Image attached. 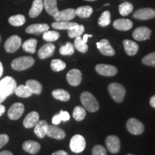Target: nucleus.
Here are the masks:
<instances>
[{
  "instance_id": "f257e3e1",
  "label": "nucleus",
  "mask_w": 155,
  "mask_h": 155,
  "mask_svg": "<svg viewBox=\"0 0 155 155\" xmlns=\"http://www.w3.org/2000/svg\"><path fill=\"white\" fill-rule=\"evenodd\" d=\"M81 101L86 110L90 112H96L99 109V104L96 98L89 92H83L81 95Z\"/></svg>"
},
{
  "instance_id": "f03ea898",
  "label": "nucleus",
  "mask_w": 155,
  "mask_h": 155,
  "mask_svg": "<svg viewBox=\"0 0 155 155\" xmlns=\"http://www.w3.org/2000/svg\"><path fill=\"white\" fill-rule=\"evenodd\" d=\"M35 60L30 56H23V57L17 58L12 62V68L15 71H25L30 68L34 65Z\"/></svg>"
},
{
  "instance_id": "7ed1b4c3",
  "label": "nucleus",
  "mask_w": 155,
  "mask_h": 155,
  "mask_svg": "<svg viewBox=\"0 0 155 155\" xmlns=\"http://www.w3.org/2000/svg\"><path fill=\"white\" fill-rule=\"evenodd\" d=\"M108 92L112 98L117 103H121L124 99L126 89L121 84L118 83H112L108 85Z\"/></svg>"
},
{
  "instance_id": "20e7f679",
  "label": "nucleus",
  "mask_w": 155,
  "mask_h": 155,
  "mask_svg": "<svg viewBox=\"0 0 155 155\" xmlns=\"http://www.w3.org/2000/svg\"><path fill=\"white\" fill-rule=\"evenodd\" d=\"M17 82L12 77L6 76L0 81V90L7 96L15 94Z\"/></svg>"
},
{
  "instance_id": "39448f33",
  "label": "nucleus",
  "mask_w": 155,
  "mask_h": 155,
  "mask_svg": "<svg viewBox=\"0 0 155 155\" xmlns=\"http://www.w3.org/2000/svg\"><path fill=\"white\" fill-rule=\"evenodd\" d=\"M86 140L84 137L80 134L73 136L70 142V148L74 153H81L86 148Z\"/></svg>"
},
{
  "instance_id": "423d86ee",
  "label": "nucleus",
  "mask_w": 155,
  "mask_h": 155,
  "mask_svg": "<svg viewBox=\"0 0 155 155\" xmlns=\"http://www.w3.org/2000/svg\"><path fill=\"white\" fill-rule=\"evenodd\" d=\"M22 45V39L17 35H12L6 40L5 49L9 53H14Z\"/></svg>"
},
{
  "instance_id": "0eeeda50",
  "label": "nucleus",
  "mask_w": 155,
  "mask_h": 155,
  "mask_svg": "<svg viewBox=\"0 0 155 155\" xmlns=\"http://www.w3.org/2000/svg\"><path fill=\"white\" fill-rule=\"evenodd\" d=\"M127 128L128 131L134 135H140L144 132V127L143 124L138 119L131 118L127 122Z\"/></svg>"
},
{
  "instance_id": "6e6552de",
  "label": "nucleus",
  "mask_w": 155,
  "mask_h": 155,
  "mask_svg": "<svg viewBox=\"0 0 155 155\" xmlns=\"http://www.w3.org/2000/svg\"><path fill=\"white\" fill-rule=\"evenodd\" d=\"M25 111V106L22 103H15L9 108L7 115L11 120H17L22 116Z\"/></svg>"
},
{
  "instance_id": "1a4fd4ad",
  "label": "nucleus",
  "mask_w": 155,
  "mask_h": 155,
  "mask_svg": "<svg viewBox=\"0 0 155 155\" xmlns=\"http://www.w3.org/2000/svg\"><path fill=\"white\" fill-rule=\"evenodd\" d=\"M96 71L98 74L108 77L114 76L118 73V70L115 66L107 64H98L96 66Z\"/></svg>"
},
{
  "instance_id": "9d476101",
  "label": "nucleus",
  "mask_w": 155,
  "mask_h": 155,
  "mask_svg": "<svg viewBox=\"0 0 155 155\" xmlns=\"http://www.w3.org/2000/svg\"><path fill=\"white\" fill-rule=\"evenodd\" d=\"M106 144L108 151L113 154H116L121 149V142L118 137L114 135L108 136L106 139Z\"/></svg>"
},
{
  "instance_id": "9b49d317",
  "label": "nucleus",
  "mask_w": 155,
  "mask_h": 155,
  "mask_svg": "<svg viewBox=\"0 0 155 155\" xmlns=\"http://www.w3.org/2000/svg\"><path fill=\"white\" fill-rule=\"evenodd\" d=\"M134 17L140 20H147L155 17V10L152 8L139 9L134 13Z\"/></svg>"
},
{
  "instance_id": "f8f14e48",
  "label": "nucleus",
  "mask_w": 155,
  "mask_h": 155,
  "mask_svg": "<svg viewBox=\"0 0 155 155\" xmlns=\"http://www.w3.org/2000/svg\"><path fill=\"white\" fill-rule=\"evenodd\" d=\"M66 78L71 86H78L82 81V73L78 69H72L68 73Z\"/></svg>"
},
{
  "instance_id": "ddd939ff",
  "label": "nucleus",
  "mask_w": 155,
  "mask_h": 155,
  "mask_svg": "<svg viewBox=\"0 0 155 155\" xmlns=\"http://www.w3.org/2000/svg\"><path fill=\"white\" fill-rule=\"evenodd\" d=\"M151 32L150 29L147 27H139L133 32V38L138 41H144L150 39Z\"/></svg>"
},
{
  "instance_id": "4468645a",
  "label": "nucleus",
  "mask_w": 155,
  "mask_h": 155,
  "mask_svg": "<svg viewBox=\"0 0 155 155\" xmlns=\"http://www.w3.org/2000/svg\"><path fill=\"white\" fill-rule=\"evenodd\" d=\"M55 50V45L51 43V42L45 44L38 50V57L40 59H45V58L51 57L54 54Z\"/></svg>"
},
{
  "instance_id": "2eb2a0df",
  "label": "nucleus",
  "mask_w": 155,
  "mask_h": 155,
  "mask_svg": "<svg viewBox=\"0 0 155 155\" xmlns=\"http://www.w3.org/2000/svg\"><path fill=\"white\" fill-rule=\"evenodd\" d=\"M47 135L49 137H51V138L59 139V140L63 139L66 136L65 132L61 128L58 127L57 126L54 124L48 125Z\"/></svg>"
},
{
  "instance_id": "dca6fc26",
  "label": "nucleus",
  "mask_w": 155,
  "mask_h": 155,
  "mask_svg": "<svg viewBox=\"0 0 155 155\" xmlns=\"http://www.w3.org/2000/svg\"><path fill=\"white\" fill-rule=\"evenodd\" d=\"M75 16V9H66L60 11L58 15L54 17V19L55 21H71V19H74Z\"/></svg>"
},
{
  "instance_id": "f3484780",
  "label": "nucleus",
  "mask_w": 155,
  "mask_h": 155,
  "mask_svg": "<svg viewBox=\"0 0 155 155\" xmlns=\"http://www.w3.org/2000/svg\"><path fill=\"white\" fill-rule=\"evenodd\" d=\"M39 114L36 111H32L28 114L23 121V125L27 129L33 128L39 121Z\"/></svg>"
},
{
  "instance_id": "a211bd4d",
  "label": "nucleus",
  "mask_w": 155,
  "mask_h": 155,
  "mask_svg": "<svg viewBox=\"0 0 155 155\" xmlns=\"http://www.w3.org/2000/svg\"><path fill=\"white\" fill-rule=\"evenodd\" d=\"M22 148L26 152L30 153L31 154H36L40 150L41 146L35 141L28 140L23 143Z\"/></svg>"
},
{
  "instance_id": "6ab92c4d",
  "label": "nucleus",
  "mask_w": 155,
  "mask_h": 155,
  "mask_svg": "<svg viewBox=\"0 0 155 155\" xmlns=\"http://www.w3.org/2000/svg\"><path fill=\"white\" fill-rule=\"evenodd\" d=\"M34 127V132L39 138L42 139L47 135L48 124L46 121L45 120L39 121Z\"/></svg>"
},
{
  "instance_id": "aec40b11",
  "label": "nucleus",
  "mask_w": 155,
  "mask_h": 155,
  "mask_svg": "<svg viewBox=\"0 0 155 155\" xmlns=\"http://www.w3.org/2000/svg\"><path fill=\"white\" fill-rule=\"evenodd\" d=\"M113 26L118 30L127 31L132 28L133 23L128 19H119L114 21Z\"/></svg>"
},
{
  "instance_id": "412c9836",
  "label": "nucleus",
  "mask_w": 155,
  "mask_h": 155,
  "mask_svg": "<svg viewBox=\"0 0 155 155\" xmlns=\"http://www.w3.org/2000/svg\"><path fill=\"white\" fill-rule=\"evenodd\" d=\"M43 6L46 12L53 17L59 13L60 11L58 8L57 0H43Z\"/></svg>"
},
{
  "instance_id": "4be33fe9",
  "label": "nucleus",
  "mask_w": 155,
  "mask_h": 155,
  "mask_svg": "<svg viewBox=\"0 0 155 155\" xmlns=\"http://www.w3.org/2000/svg\"><path fill=\"white\" fill-rule=\"evenodd\" d=\"M48 30H49V26L47 24H34L27 28L26 32L29 34L40 35Z\"/></svg>"
},
{
  "instance_id": "5701e85b",
  "label": "nucleus",
  "mask_w": 155,
  "mask_h": 155,
  "mask_svg": "<svg viewBox=\"0 0 155 155\" xmlns=\"http://www.w3.org/2000/svg\"><path fill=\"white\" fill-rule=\"evenodd\" d=\"M100 48H98L100 53L105 56H113L115 54L114 48L110 45L109 42L106 39H103L100 42Z\"/></svg>"
},
{
  "instance_id": "b1692460",
  "label": "nucleus",
  "mask_w": 155,
  "mask_h": 155,
  "mask_svg": "<svg viewBox=\"0 0 155 155\" xmlns=\"http://www.w3.org/2000/svg\"><path fill=\"white\" fill-rule=\"evenodd\" d=\"M123 44L126 53L128 55H135L137 53V52H138L139 45L137 42L130 40H124L123 42Z\"/></svg>"
},
{
  "instance_id": "393cba45",
  "label": "nucleus",
  "mask_w": 155,
  "mask_h": 155,
  "mask_svg": "<svg viewBox=\"0 0 155 155\" xmlns=\"http://www.w3.org/2000/svg\"><path fill=\"white\" fill-rule=\"evenodd\" d=\"M43 1L42 0H34L32 5L29 12V15L32 18L37 17L40 15L43 9Z\"/></svg>"
},
{
  "instance_id": "a878e982",
  "label": "nucleus",
  "mask_w": 155,
  "mask_h": 155,
  "mask_svg": "<svg viewBox=\"0 0 155 155\" xmlns=\"http://www.w3.org/2000/svg\"><path fill=\"white\" fill-rule=\"evenodd\" d=\"M78 23L72 22L70 21H55L52 23V27L56 30H71L73 27L76 26Z\"/></svg>"
},
{
  "instance_id": "bb28decb",
  "label": "nucleus",
  "mask_w": 155,
  "mask_h": 155,
  "mask_svg": "<svg viewBox=\"0 0 155 155\" xmlns=\"http://www.w3.org/2000/svg\"><path fill=\"white\" fill-rule=\"evenodd\" d=\"M27 86L28 87L29 89L32 93V94L39 95L42 93V86L40 82L35 80H28L25 83Z\"/></svg>"
},
{
  "instance_id": "cd10ccee",
  "label": "nucleus",
  "mask_w": 155,
  "mask_h": 155,
  "mask_svg": "<svg viewBox=\"0 0 155 155\" xmlns=\"http://www.w3.org/2000/svg\"><path fill=\"white\" fill-rule=\"evenodd\" d=\"M52 95L55 99L61 101H68L71 98V95L69 93L63 89H55L52 92Z\"/></svg>"
},
{
  "instance_id": "c85d7f7f",
  "label": "nucleus",
  "mask_w": 155,
  "mask_h": 155,
  "mask_svg": "<svg viewBox=\"0 0 155 155\" xmlns=\"http://www.w3.org/2000/svg\"><path fill=\"white\" fill-rule=\"evenodd\" d=\"M37 44H38V40L36 39H29L22 44V49L27 53H35L36 52Z\"/></svg>"
},
{
  "instance_id": "c756f323",
  "label": "nucleus",
  "mask_w": 155,
  "mask_h": 155,
  "mask_svg": "<svg viewBox=\"0 0 155 155\" xmlns=\"http://www.w3.org/2000/svg\"><path fill=\"white\" fill-rule=\"evenodd\" d=\"M15 94L20 98H29L32 95V93L26 85H20L17 86Z\"/></svg>"
},
{
  "instance_id": "7c9ffc66",
  "label": "nucleus",
  "mask_w": 155,
  "mask_h": 155,
  "mask_svg": "<svg viewBox=\"0 0 155 155\" xmlns=\"http://www.w3.org/2000/svg\"><path fill=\"white\" fill-rule=\"evenodd\" d=\"M93 12L94 10L90 6H82V7H78L75 10V14L77 16L81 17V18H87L92 15Z\"/></svg>"
},
{
  "instance_id": "2f4dec72",
  "label": "nucleus",
  "mask_w": 155,
  "mask_h": 155,
  "mask_svg": "<svg viewBox=\"0 0 155 155\" xmlns=\"http://www.w3.org/2000/svg\"><path fill=\"white\" fill-rule=\"evenodd\" d=\"M85 31L84 26L82 25L78 24L76 26L73 27L71 30H68V36L71 38H76L78 37H81Z\"/></svg>"
},
{
  "instance_id": "473e14b6",
  "label": "nucleus",
  "mask_w": 155,
  "mask_h": 155,
  "mask_svg": "<svg viewBox=\"0 0 155 155\" xmlns=\"http://www.w3.org/2000/svg\"><path fill=\"white\" fill-rule=\"evenodd\" d=\"M70 119V114L68 112L65 111H61L58 114H56L53 116L52 121L54 125H58L62 121H67Z\"/></svg>"
},
{
  "instance_id": "72a5a7b5",
  "label": "nucleus",
  "mask_w": 155,
  "mask_h": 155,
  "mask_svg": "<svg viewBox=\"0 0 155 155\" xmlns=\"http://www.w3.org/2000/svg\"><path fill=\"white\" fill-rule=\"evenodd\" d=\"M25 17L22 15H16L14 16H12L9 18V23L11 25L15 27H19L22 26L25 24Z\"/></svg>"
},
{
  "instance_id": "f704fd0d",
  "label": "nucleus",
  "mask_w": 155,
  "mask_h": 155,
  "mask_svg": "<svg viewBox=\"0 0 155 155\" xmlns=\"http://www.w3.org/2000/svg\"><path fill=\"white\" fill-rule=\"evenodd\" d=\"M86 116V112L84 108L82 106H78L74 108L73 112V116L77 121H81L85 119Z\"/></svg>"
},
{
  "instance_id": "c9c22d12",
  "label": "nucleus",
  "mask_w": 155,
  "mask_h": 155,
  "mask_svg": "<svg viewBox=\"0 0 155 155\" xmlns=\"http://www.w3.org/2000/svg\"><path fill=\"white\" fill-rule=\"evenodd\" d=\"M60 38V34L59 32H58L57 31H50L48 30L46 32H43L42 35V38L45 41L51 42L58 40Z\"/></svg>"
},
{
  "instance_id": "e433bc0d",
  "label": "nucleus",
  "mask_w": 155,
  "mask_h": 155,
  "mask_svg": "<svg viewBox=\"0 0 155 155\" xmlns=\"http://www.w3.org/2000/svg\"><path fill=\"white\" fill-rule=\"evenodd\" d=\"M74 48H76L77 50L82 53H85L88 51V46L86 42H83V39L81 37H78L75 38L74 42Z\"/></svg>"
},
{
  "instance_id": "4c0bfd02",
  "label": "nucleus",
  "mask_w": 155,
  "mask_h": 155,
  "mask_svg": "<svg viewBox=\"0 0 155 155\" xmlns=\"http://www.w3.org/2000/svg\"><path fill=\"white\" fill-rule=\"evenodd\" d=\"M133 5L131 3L127 2L121 4L119 7V13L122 16H127L133 11Z\"/></svg>"
},
{
  "instance_id": "58836bf2",
  "label": "nucleus",
  "mask_w": 155,
  "mask_h": 155,
  "mask_svg": "<svg viewBox=\"0 0 155 155\" xmlns=\"http://www.w3.org/2000/svg\"><path fill=\"white\" fill-rule=\"evenodd\" d=\"M50 66L53 71L55 72H59V71H63L66 68V64L60 59H54L51 61Z\"/></svg>"
},
{
  "instance_id": "ea45409f",
  "label": "nucleus",
  "mask_w": 155,
  "mask_h": 155,
  "mask_svg": "<svg viewBox=\"0 0 155 155\" xmlns=\"http://www.w3.org/2000/svg\"><path fill=\"white\" fill-rule=\"evenodd\" d=\"M110 23H111V14L108 11L104 12L98 19V25L101 27H106Z\"/></svg>"
},
{
  "instance_id": "a19ab883",
  "label": "nucleus",
  "mask_w": 155,
  "mask_h": 155,
  "mask_svg": "<svg viewBox=\"0 0 155 155\" xmlns=\"http://www.w3.org/2000/svg\"><path fill=\"white\" fill-rule=\"evenodd\" d=\"M75 52L74 45L71 42H67L60 48V53L62 55H72Z\"/></svg>"
},
{
  "instance_id": "79ce46f5",
  "label": "nucleus",
  "mask_w": 155,
  "mask_h": 155,
  "mask_svg": "<svg viewBox=\"0 0 155 155\" xmlns=\"http://www.w3.org/2000/svg\"><path fill=\"white\" fill-rule=\"evenodd\" d=\"M142 63L144 65H149V66L155 67V52L154 53H150L149 55L143 58Z\"/></svg>"
},
{
  "instance_id": "37998d69",
  "label": "nucleus",
  "mask_w": 155,
  "mask_h": 155,
  "mask_svg": "<svg viewBox=\"0 0 155 155\" xmlns=\"http://www.w3.org/2000/svg\"><path fill=\"white\" fill-rule=\"evenodd\" d=\"M106 150L101 145H96L92 151V155H106Z\"/></svg>"
},
{
  "instance_id": "c03bdc74",
  "label": "nucleus",
  "mask_w": 155,
  "mask_h": 155,
  "mask_svg": "<svg viewBox=\"0 0 155 155\" xmlns=\"http://www.w3.org/2000/svg\"><path fill=\"white\" fill-rule=\"evenodd\" d=\"M9 137L7 134H0V149L2 148L4 146L8 143Z\"/></svg>"
},
{
  "instance_id": "a18cd8bd",
  "label": "nucleus",
  "mask_w": 155,
  "mask_h": 155,
  "mask_svg": "<svg viewBox=\"0 0 155 155\" xmlns=\"http://www.w3.org/2000/svg\"><path fill=\"white\" fill-rule=\"evenodd\" d=\"M7 97L8 96H7V95H5L1 90H0V104L5 101V99L7 98Z\"/></svg>"
},
{
  "instance_id": "49530a36",
  "label": "nucleus",
  "mask_w": 155,
  "mask_h": 155,
  "mask_svg": "<svg viewBox=\"0 0 155 155\" xmlns=\"http://www.w3.org/2000/svg\"><path fill=\"white\" fill-rule=\"evenodd\" d=\"M51 155H69L66 152L63 150H58L53 153Z\"/></svg>"
},
{
  "instance_id": "de8ad7c7",
  "label": "nucleus",
  "mask_w": 155,
  "mask_h": 155,
  "mask_svg": "<svg viewBox=\"0 0 155 155\" xmlns=\"http://www.w3.org/2000/svg\"><path fill=\"white\" fill-rule=\"evenodd\" d=\"M150 104L152 107L155 108V96H153L152 98H150Z\"/></svg>"
},
{
  "instance_id": "09e8293b",
  "label": "nucleus",
  "mask_w": 155,
  "mask_h": 155,
  "mask_svg": "<svg viewBox=\"0 0 155 155\" xmlns=\"http://www.w3.org/2000/svg\"><path fill=\"white\" fill-rule=\"evenodd\" d=\"M5 111H6V108L5 107V106L0 104V116H2L4 114H5Z\"/></svg>"
},
{
  "instance_id": "8fccbe9b",
  "label": "nucleus",
  "mask_w": 155,
  "mask_h": 155,
  "mask_svg": "<svg viewBox=\"0 0 155 155\" xmlns=\"http://www.w3.org/2000/svg\"><path fill=\"white\" fill-rule=\"evenodd\" d=\"M93 35H88V34H86V35H84V36H83V42H87V41H88V38H91Z\"/></svg>"
},
{
  "instance_id": "3c124183",
  "label": "nucleus",
  "mask_w": 155,
  "mask_h": 155,
  "mask_svg": "<svg viewBox=\"0 0 155 155\" xmlns=\"http://www.w3.org/2000/svg\"><path fill=\"white\" fill-rule=\"evenodd\" d=\"M0 155H13V154L10 152V151L5 150V151H3V152H0Z\"/></svg>"
},
{
  "instance_id": "603ef678",
  "label": "nucleus",
  "mask_w": 155,
  "mask_h": 155,
  "mask_svg": "<svg viewBox=\"0 0 155 155\" xmlns=\"http://www.w3.org/2000/svg\"><path fill=\"white\" fill-rule=\"evenodd\" d=\"M4 73V68H3V65L2 63V62L0 61V78L2 76Z\"/></svg>"
},
{
  "instance_id": "864d4df0",
  "label": "nucleus",
  "mask_w": 155,
  "mask_h": 155,
  "mask_svg": "<svg viewBox=\"0 0 155 155\" xmlns=\"http://www.w3.org/2000/svg\"><path fill=\"white\" fill-rule=\"evenodd\" d=\"M86 1H90V2H92V1H96V0H86Z\"/></svg>"
},
{
  "instance_id": "5fc2aeb1",
  "label": "nucleus",
  "mask_w": 155,
  "mask_h": 155,
  "mask_svg": "<svg viewBox=\"0 0 155 155\" xmlns=\"http://www.w3.org/2000/svg\"><path fill=\"white\" fill-rule=\"evenodd\" d=\"M108 5H109V4H106V5H105V6H108Z\"/></svg>"
},
{
  "instance_id": "6e6d98bb",
  "label": "nucleus",
  "mask_w": 155,
  "mask_h": 155,
  "mask_svg": "<svg viewBox=\"0 0 155 155\" xmlns=\"http://www.w3.org/2000/svg\"><path fill=\"white\" fill-rule=\"evenodd\" d=\"M0 42H1V36H0Z\"/></svg>"
},
{
  "instance_id": "4d7b16f0",
  "label": "nucleus",
  "mask_w": 155,
  "mask_h": 155,
  "mask_svg": "<svg viewBox=\"0 0 155 155\" xmlns=\"http://www.w3.org/2000/svg\"><path fill=\"white\" fill-rule=\"evenodd\" d=\"M127 155H134V154H127Z\"/></svg>"
}]
</instances>
